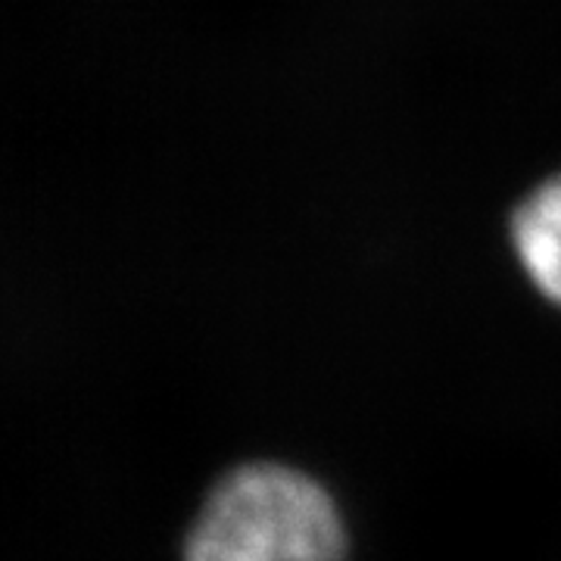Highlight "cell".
<instances>
[{"mask_svg":"<svg viewBox=\"0 0 561 561\" xmlns=\"http://www.w3.org/2000/svg\"><path fill=\"white\" fill-rule=\"evenodd\" d=\"M512 241L542 297L561 306V175L540 184L518 206Z\"/></svg>","mask_w":561,"mask_h":561,"instance_id":"obj_2","label":"cell"},{"mask_svg":"<svg viewBox=\"0 0 561 561\" xmlns=\"http://www.w3.org/2000/svg\"><path fill=\"white\" fill-rule=\"evenodd\" d=\"M334 500L302 471L256 461L225 474L187 534L184 561H343Z\"/></svg>","mask_w":561,"mask_h":561,"instance_id":"obj_1","label":"cell"}]
</instances>
